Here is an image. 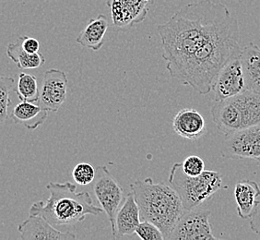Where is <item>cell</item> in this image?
Masks as SVG:
<instances>
[{
	"label": "cell",
	"instance_id": "obj_15",
	"mask_svg": "<svg viewBox=\"0 0 260 240\" xmlns=\"http://www.w3.org/2000/svg\"><path fill=\"white\" fill-rule=\"evenodd\" d=\"M240 118L242 130L260 124V94L246 90L232 97Z\"/></svg>",
	"mask_w": 260,
	"mask_h": 240
},
{
	"label": "cell",
	"instance_id": "obj_20",
	"mask_svg": "<svg viewBox=\"0 0 260 240\" xmlns=\"http://www.w3.org/2000/svg\"><path fill=\"white\" fill-rule=\"evenodd\" d=\"M16 93L20 101L37 103L40 97V91L38 89L36 77L24 72L20 73Z\"/></svg>",
	"mask_w": 260,
	"mask_h": 240
},
{
	"label": "cell",
	"instance_id": "obj_3",
	"mask_svg": "<svg viewBox=\"0 0 260 240\" xmlns=\"http://www.w3.org/2000/svg\"><path fill=\"white\" fill-rule=\"evenodd\" d=\"M50 196L46 201H37L30 206L29 215H39L55 227L76 225L84 221L87 215H98L105 212L93 204L89 192H77L70 182L46 185Z\"/></svg>",
	"mask_w": 260,
	"mask_h": 240
},
{
	"label": "cell",
	"instance_id": "obj_28",
	"mask_svg": "<svg viewBox=\"0 0 260 240\" xmlns=\"http://www.w3.org/2000/svg\"><path fill=\"white\" fill-rule=\"evenodd\" d=\"M145 1H147V2L149 3V2H150V1H152V0H145Z\"/></svg>",
	"mask_w": 260,
	"mask_h": 240
},
{
	"label": "cell",
	"instance_id": "obj_2",
	"mask_svg": "<svg viewBox=\"0 0 260 240\" xmlns=\"http://www.w3.org/2000/svg\"><path fill=\"white\" fill-rule=\"evenodd\" d=\"M138 205L141 221L157 225L168 239L185 210L177 191L165 183H155L151 177L136 180L130 184Z\"/></svg>",
	"mask_w": 260,
	"mask_h": 240
},
{
	"label": "cell",
	"instance_id": "obj_22",
	"mask_svg": "<svg viewBox=\"0 0 260 240\" xmlns=\"http://www.w3.org/2000/svg\"><path fill=\"white\" fill-rule=\"evenodd\" d=\"M96 169L89 163H80L72 171V177L78 185L87 186L94 181Z\"/></svg>",
	"mask_w": 260,
	"mask_h": 240
},
{
	"label": "cell",
	"instance_id": "obj_11",
	"mask_svg": "<svg viewBox=\"0 0 260 240\" xmlns=\"http://www.w3.org/2000/svg\"><path fill=\"white\" fill-rule=\"evenodd\" d=\"M18 231L23 240H73L77 238L71 232H61L39 215H29L28 219L22 222Z\"/></svg>",
	"mask_w": 260,
	"mask_h": 240
},
{
	"label": "cell",
	"instance_id": "obj_19",
	"mask_svg": "<svg viewBox=\"0 0 260 240\" xmlns=\"http://www.w3.org/2000/svg\"><path fill=\"white\" fill-rule=\"evenodd\" d=\"M7 55L20 70H35L45 65V58L40 52L29 53L23 48L18 38L16 43H10L7 47Z\"/></svg>",
	"mask_w": 260,
	"mask_h": 240
},
{
	"label": "cell",
	"instance_id": "obj_27",
	"mask_svg": "<svg viewBox=\"0 0 260 240\" xmlns=\"http://www.w3.org/2000/svg\"><path fill=\"white\" fill-rule=\"evenodd\" d=\"M255 160H256V162H257V164H258V165H260V157H258V158H256Z\"/></svg>",
	"mask_w": 260,
	"mask_h": 240
},
{
	"label": "cell",
	"instance_id": "obj_1",
	"mask_svg": "<svg viewBox=\"0 0 260 240\" xmlns=\"http://www.w3.org/2000/svg\"><path fill=\"white\" fill-rule=\"evenodd\" d=\"M157 32L171 77L200 95L210 94L220 70L242 53L238 21L210 0L185 5Z\"/></svg>",
	"mask_w": 260,
	"mask_h": 240
},
{
	"label": "cell",
	"instance_id": "obj_7",
	"mask_svg": "<svg viewBox=\"0 0 260 240\" xmlns=\"http://www.w3.org/2000/svg\"><path fill=\"white\" fill-rule=\"evenodd\" d=\"M221 155L227 159H256L260 157V124L227 136Z\"/></svg>",
	"mask_w": 260,
	"mask_h": 240
},
{
	"label": "cell",
	"instance_id": "obj_5",
	"mask_svg": "<svg viewBox=\"0 0 260 240\" xmlns=\"http://www.w3.org/2000/svg\"><path fill=\"white\" fill-rule=\"evenodd\" d=\"M93 190L102 208L108 216L112 234L115 236V217L125 200V190L111 175L105 165H100L96 168Z\"/></svg>",
	"mask_w": 260,
	"mask_h": 240
},
{
	"label": "cell",
	"instance_id": "obj_24",
	"mask_svg": "<svg viewBox=\"0 0 260 240\" xmlns=\"http://www.w3.org/2000/svg\"><path fill=\"white\" fill-rule=\"evenodd\" d=\"M181 164L184 173L189 176L200 175L205 171L204 161L201 157L197 155H190L186 157Z\"/></svg>",
	"mask_w": 260,
	"mask_h": 240
},
{
	"label": "cell",
	"instance_id": "obj_16",
	"mask_svg": "<svg viewBox=\"0 0 260 240\" xmlns=\"http://www.w3.org/2000/svg\"><path fill=\"white\" fill-rule=\"evenodd\" d=\"M10 116L16 124L23 126L27 130H35L46 121L48 111L38 104L20 101L11 110Z\"/></svg>",
	"mask_w": 260,
	"mask_h": 240
},
{
	"label": "cell",
	"instance_id": "obj_18",
	"mask_svg": "<svg viewBox=\"0 0 260 240\" xmlns=\"http://www.w3.org/2000/svg\"><path fill=\"white\" fill-rule=\"evenodd\" d=\"M108 26L109 21L104 14H100L96 18H91L85 28L80 32L77 38V43L88 49L100 50L105 45V37Z\"/></svg>",
	"mask_w": 260,
	"mask_h": 240
},
{
	"label": "cell",
	"instance_id": "obj_21",
	"mask_svg": "<svg viewBox=\"0 0 260 240\" xmlns=\"http://www.w3.org/2000/svg\"><path fill=\"white\" fill-rule=\"evenodd\" d=\"M15 80L11 77L2 76L0 79V122L5 124L10 116L9 108L11 105L10 93L16 92Z\"/></svg>",
	"mask_w": 260,
	"mask_h": 240
},
{
	"label": "cell",
	"instance_id": "obj_8",
	"mask_svg": "<svg viewBox=\"0 0 260 240\" xmlns=\"http://www.w3.org/2000/svg\"><path fill=\"white\" fill-rule=\"evenodd\" d=\"M68 77L63 70L50 69L44 73L37 104L48 112H57L67 99Z\"/></svg>",
	"mask_w": 260,
	"mask_h": 240
},
{
	"label": "cell",
	"instance_id": "obj_4",
	"mask_svg": "<svg viewBox=\"0 0 260 240\" xmlns=\"http://www.w3.org/2000/svg\"><path fill=\"white\" fill-rule=\"evenodd\" d=\"M169 183L180 196L185 211L202 205L223 186L219 172L205 170L200 175L189 176L184 173L181 163L173 165Z\"/></svg>",
	"mask_w": 260,
	"mask_h": 240
},
{
	"label": "cell",
	"instance_id": "obj_13",
	"mask_svg": "<svg viewBox=\"0 0 260 240\" xmlns=\"http://www.w3.org/2000/svg\"><path fill=\"white\" fill-rule=\"evenodd\" d=\"M173 128L175 133L184 139L199 140L206 132L205 119L194 108H184L174 117Z\"/></svg>",
	"mask_w": 260,
	"mask_h": 240
},
{
	"label": "cell",
	"instance_id": "obj_6",
	"mask_svg": "<svg viewBox=\"0 0 260 240\" xmlns=\"http://www.w3.org/2000/svg\"><path fill=\"white\" fill-rule=\"evenodd\" d=\"M210 211L200 207L185 211L168 239H216L210 224Z\"/></svg>",
	"mask_w": 260,
	"mask_h": 240
},
{
	"label": "cell",
	"instance_id": "obj_17",
	"mask_svg": "<svg viewBox=\"0 0 260 240\" xmlns=\"http://www.w3.org/2000/svg\"><path fill=\"white\" fill-rule=\"evenodd\" d=\"M246 90L260 94V48L249 43L242 49L240 55Z\"/></svg>",
	"mask_w": 260,
	"mask_h": 240
},
{
	"label": "cell",
	"instance_id": "obj_23",
	"mask_svg": "<svg viewBox=\"0 0 260 240\" xmlns=\"http://www.w3.org/2000/svg\"><path fill=\"white\" fill-rule=\"evenodd\" d=\"M136 235L143 240L165 239V235L160 228L150 221H141L137 227Z\"/></svg>",
	"mask_w": 260,
	"mask_h": 240
},
{
	"label": "cell",
	"instance_id": "obj_12",
	"mask_svg": "<svg viewBox=\"0 0 260 240\" xmlns=\"http://www.w3.org/2000/svg\"><path fill=\"white\" fill-rule=\"evenodd\" d=\"M141 222L140 207L134 193H128L115 217V238L135 235Z\"/></svg>",
	"mask_w": 260,
	"mask_h": 240
},
{
	"label": "cell",
	"instance_id": "obj_26",
	"mask_svg": "<svg viewBox=\"0 0 260 240\" xmlns=\"http://www.w3.org/2000/svg\"><path fill=\"white\" fill-rule=\"evenodd\" d=\"M250 227L255 234L260 235V199L255 208V213L250 218Z\"/></svg>",
	"mask_w": 260,
	"mask_h": 240
},
{
	"label": "cell",
	"instance_id": "obj_14",
	"mask_svg": "<svg viewBox=\"0 0 260 240\" xmlns=\"http://www.w3.org/2000/svg\"><path fill=\"white\" fill-rule=\"evenodd\" d=\"M235 198L238 216L242 219H250L259 201V185L253 180H241L235 185Z\"/></svg>",
	"mask_w": 260,
	"mask_h": 240
},
{
	"label": "cell",
	"instance_id": "obj_10",
	"mask_svg": "<svg viewBox=\"0 0 260 240\" xmlns=\"http://www.w3.org/2000/svg\"><path fill=\"white\" fill-rule=\"evenodd\" d=\"M115 28L128 30L142 22L148 14V2L145 0H106Z\"/></svg>",
	"mask_w": 260,
	"mask_h": 240
},
{
	"label": "cell",
	"instance_id": "obj_25",
	"mask_svg": "<svg viewBox=\"0 0 260 240\" xmlns=\"http://www.w3.org/2000/svg\"><path fill=\"white\" fill-rule=\"evenodd\" d=\"M21 45L23 46V48L29 53H37L39 52L40 48V43L37 39H35L34 37H30L27 35H22L19 37Z\"/></svg>",
	"mask_w": 260,
	"mask_h": 240
},
{
	"label": "cell",
	"instance_id": "obj_9",
	"mask_svg": "<svg viewBox=\"0 0 260 240\" xmlns=\"http://www.w3.org/2000/svg\"><path fill=\"white\" fill-rule=\"evenodd\" d=\"M212 91L214 92L215 102L225 100L246 91L240 56L231 60L220 70Z\"/></svg>",
	"mask_w": 260,
	"mask_h": 240
}]
</instances>
